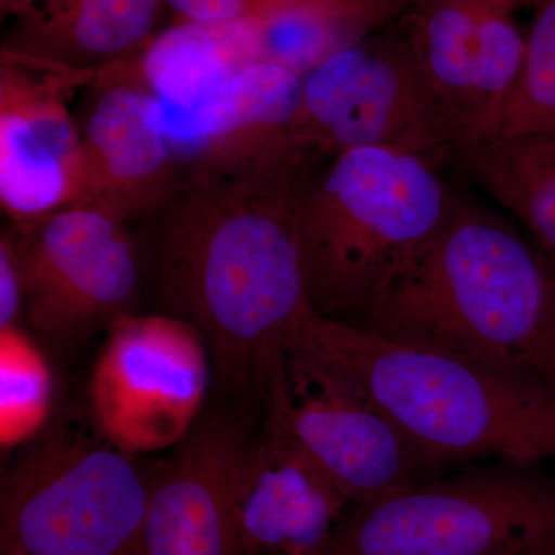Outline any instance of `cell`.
Returning a JSON list of instances; mask_svg holds the SVG:
<instances>
[{
    "label": "cell",
    "mask_w": 555,
    "mask_h": 555,
    "mask_svg": "<svg viewBox=\"0 0 555 555\" xmlns=\"http://www.w3.org/2000/svg\"><path fill=\"white\" fill-rule=\"evenodd\" d=\"M358 327L550 387L555 270L502 215L456 190L425 246Z\"/></svg>",
    "instance_id": "2"
},
{
    "label": "cell",
    "mask_w": 555,
    "mask_h": 555,
    "mask_svg": "<svg viewBox=\"0 0 555 555\" xmlns=\"http://www.w3.org/2000/svg\"><path fill=\"white\" fill-rule=\"evenodd\" d=\"M478 3L503 11V13L513 14L514 11L524 9V7H534L539 0H476Z\"/></svg>",
    "instance_id": "25"
},
{
    "label": "cell",
    "mask_w": 555,
    "mask_h": 555,
    "mask_svg": "<svg viewBox=\"0 0 555 555\" xmlns=\"http://www.w3.org/2000/svg\"><path fill=\"white\" fill-rule=\"evenodd\" d=\"M328 160L292 142L222 166H181L169 198L138 219L159 312L198 328L222 389L264 414L286 392L288 343L313 310L299 208Z\"/></svg>",
    "instance_id": "1"
},
{
    "label": "cell",
    "mask_w": 555,
    "mask_h": 555,
    "mask_svg": "<svg viewBox=\"0 0 555 555\" xmlns=\"http://www.w3.org/2000/svg\"><path fill=\"white\" fill-rule=\"evenodd\" d=\"M451 166L521 221L555 270V133L499 137Z\"/></svg>",
    "instance_id": "20"
},
{
    "label": "cell",
    "mask_w": 555,
    "mask_h": 555,
    "mask_svg": "<svg viewBox=\"0 0 555 555\" xmlns=\"http://www.w3.org/2000/svg\"><path fill=\"white\" fill-rule=\"evenodd\" d=\"M173 24L225 27L251 20L268 0H164Z\"/></svg>",
    "instance_id": "23"
},
{
    "label": "cell",
    "mask_w": 555,
    "mask_h": 555,
    "mask_svg": "<svg viewBox=\"0 0 555 555\" xmlns=\"http://www.w3.org/2000/svg\"><path fill=\"white\" fill-rule=\"evenodd\" d=\"M2 555H7V554H2Z\"/></svg>",
    "instance_id": "28"
},
{
    "label": "cell",
    "mask_w": 555,
    "mask_h": 555,
    "mask_svg": "<svg viewBox=\"0 0 555 555\" xmlns=\"http://www.w3.org/2000/svg\"><path fill=\"white\" fill-rule=\"evenodd\" d=\"M164 0H36L3 50L78 72L129 60L158 35Z\"/></svg>",
    "instance_id": "17"
},
{
    "label": "cell",
    "mask_w": 555,
    "mask_h": 555,
    "mask_svg": "<svg viewBox=\"0 0 555 555\" xmlns=\"http://www.w3.org/2000/svg\"><path fill=\"white\" fill-rule=\"evenodd\" d=\"M554 553L555 478L492 462L347 506L321 555Z\"/></svg>",
    "instance_id": "5"
},
{
    "label": "cell",
    "mask_w": 555,
    "mask_h": 555,
    "mask_svg": "<svg viewBox=\"0 0 555 555\" xmlns=\"http://www.w3.org/2000/svg\"><path fill=\"white\" fill-rule=\"evenodd\" d=\"M105 334L89 385L102 441L133 456L173 449L204 415L214 372L206 339L164 312L131 313Z\"/></svg>",
    "instance_id": "9"
},
{
    "label": "cell",
    "mask_w": 555,
    "mask_h": 555,
    "mask_svg": "<svg viewBox=\"0 0 555 555\" xmlns=\"http://www.w3.org/2000/svg\"><path fill=\"white\" fill-rule=\"evenodd\" d=\"M80 129V185L75 206L138 221L164 203L181 177L164 108L137 54L100 68Z\"/></svg>",
    "instance_id": "13"
},
{
    "label": "cell",
    "mask_w": 555,
    "mask_h": 555,
    "mask_svg": "<svg viewBox=\"0 0 555 555\" xmlns=\"http://www.w3.org/2000/svg\"><path fill=\"white\" fill-rule=\"evenodd\" d=\"M96 72L0 50V206L10 229L78 201L80 129L69 98Z\"/></svg>",
    "instance_id": "12"
},
{
    "label": "cell",
    "mask_w": 555,
    "mask_h": 555,
    "mask_svg": "<svg viewBox=\"0 0 555 555\" xmlns=\"http://www.w3.org/2000/svg\"><path fill=\"white\" fill-rule=\"evenodd\" d=\"M36 0H0V9H2L3 17H13L21 11L28 9Z\"/></svg>",
    "instance_id": "26"
},
{
    "label": "cell",
    "mask_w": 555,
    "mask_h": 555,
    "mask_svg": "<svg viewBox=\"0 0 555 555\" xmlns=\"http://www.w3.org/2000/svg\"><path fill=\"white\" fill-rule=\"evenodd\" d=\"M414 0H269L246 22L254 60L286 65L305 78L339 51L400 20Z\"/></svg>",
    "instance_id": "18"
},
{
    "label": "cell",
    "mask_w": 555,
    "mask_h": 555,
    "mask_svg": "<svg viewBox=\"0 0 555 555\" xmlns=\"http://www.w3.org/2000/svg\"><path fill=\"white\" fill-rule=\"evenodd\" d=\"M288 353L363 393L415 448L447 467L555 460V411L539 383L378 337L315 310L292 335Z\"/></svg>",
    "instance_id": "3"
},
{
    "label": "cell",
    "mask_w": 555,
    "mask_h": 555,
    "mask_svg": "<svg viewBox=\"0 0 555 555\" xmlns=\"http://www.w3.org/2000/svg\"><path fill=\"white\" fill-rule=\"evenodd\" d=\"M443 167L403 150L358 147L328 160L299 208V250L318 315L358 324L440 228L456 190Z\"/></svg>",
    "instance_id": "4"
},
{
    "label": "cell",
    "mask_w": 555,
    "mask_h": 555,
    "mask_svg": "<svg viewBox=\"0 0 555 555\" xmlns=\"http://www.w3.org/2000/svg\"><path fill=\"white\" fill-rule=\"evenodd\" d=\"M139 68L164 108L166 130L188 118L233 73L251 64L243 24H171L137 54Z\"/></svg>",
    "instance_id": "19"
},
{
    "label": "cell",
    "mask_w": 555,
    "mask_h": 555,
    "mask_svg": "<svg viewBox=\"0 0 555 555\" xmlns=\"http://www.w3.org/2000/svg\"><path fill=\"white\" fill-rule=\"evenodd\" d=\"M554 555H555V553H554Z\"/></svg>",
    "instance_id": "29"
},
{
    "label": "cell",
    "mask_w": 555,
    "mask_h": 555,
    "mask_svg": "<svg viewBox=\"0 0 555 555\" xmlns=\"http://www.w3.org/2000/svg\"><path fill=\"white\" fill-rule=\"evenodd\" d=\"M257 437L229 412L201 416L150 478L130 555H240V489Z\"/></svg>",
    "instance_id": "14"
},
{
    "label": "cell",
    "mask_w": 555,
    "mask_h": 555,
    "mask_svg": "<svg viewBox=\"0 0 555 555\" xmlns=\"http://www.w3.org/2000/svg\"><path fill=\"white\" fill-rule=\"evenodd\" d=\"M295 127L327 158L386 147L451 166V134L397 21L339 51L302 79Z\"/></svg>",
    "instance_id": "8"
},
{
    "label": "cell",
    "mask_w": 555,
    "mask_h": 555,
    "mask_svg": "<svg viewBox=\"0 0 555 555\" xmlns=\"http://www.w3.org/2000/svg\"><path fill=\"white\" fill-rule=\"evenodd\" d=\"M555 133V0H539L520 72L503 108L500 137Z\"/></svg>",
    "instance_id": "21"
},
{
    "label": "cell",
    "mask_w": 555,
    "mask_h": 555,
    "mask_svg": "<svg viewBox=\"0 0 555 555\" xmlns=\"http://www.w3.org/2000/svg\"><path fill=\"white\" fill-rule=\"evenodd\" d=\"M347 502L276 426L266 423L240 489V555H321Z\"/></svg>",
    "instance_id": "15"
},
{
    "label": "cell",
    "mask_w": 555,
    "mask_h": 555,
    "mask_svg": "<svg viewBox=\"0 0 555 555\" xmlns=\"http://www.w3.org/2000/svg\"><path fill=\"white\" fill-rule=\"evenodd\" d=\"M397 27L447 122L452 159L499 138L525 53L513 14L476 0H414Z\"/></svg>",
    "instance_id": "11"
},
{
    "label": "cell",
    "mask_w": 555,
    "mask_h": 555,
    "mask_svg": "<svg viewBox=\"0 0 555 555\" xmlns=\"http://www.w3.org/2000/svg\"><path fill=\"white\" fill-rule=\"evenodd\" d=\"M550 396H551V401H553V406H554V411H555V378H554L553 385H551V387H550Z\"/></svg>",
    "instance_id": "27"
},
{
    "label": "cell",
    "mask_w": 555,
    "mask_h": 555,
    "mask_svg": "<svg viewBox=\"0 0 555 555\" xmlns=\"http://www.w3.org/2000/svg\"><path fill=\"white\" fill-rule=\"evenodd\" d=\"M133 455L80 434H50L2 478L0 553L130 555L150 494Z\"/></svg>",
    "instance_id": "6"
},
{
    "label": "cell",
    "mask_w": 555,
    "mask_h": 555,
    "mask_svg": "<svg viewBox=\"0 0 555 555\" xmlns=\"http://www.w3.org/2000/svg\"><path fill=\"white\" fill-rule=\"evenodd\" d=\"M10 232L24 280V318L53 352L72 356L134 313L145 280L129 222L102 208L68 206Z\"/></svg>",
    "instance_id": "7"
},
{
    "label": "cell",
    "mask_w": 555,
    "mask_h": 555,
    "mask_svg": "<svg viewBox=\"0 0 555 555\" xmlns=\"http://www.w3.org/2000/svg\"><path fill=\"white\" fill-rule=\"evenodd\" d=\"M0 430L2 443H20L39 429L49 414L50 367L20 326L0 331Z\"/></svg>",
    "instance_id": "22"
},
{
    "label": "cell",
    "mask_w": 555,
    "mask_h": 555,
    "mask_svg": "<svg viewBox=\"0 0 555 555\" xmlns=\"http://www.w3.org/2000/svg\"><path fill=\"white\" fill-rule=\"evenodd\" d=\"M287 392L264 414L324 474L347 505L375 502L448 474L363 393L297 356Z\"/></svg>",
    "instance_id": "10"
},
{
    "label": "cell",
    "mask_w": 555,
    "mask_h": 555,
    "mask_svg": "<svg viewBox=\"0 0 555 555\" xmlns=\"http://www.w3.org/2000/svg\"><path fill=\"white\" fill-rule=\"evenodd\" d=\"M302 79L273 61L254 62L233 73L188 118L167 130L179 164L222 166L299 141L295 120Z\"/></svg>",
    "instance_id": "16"
},
{
    "label": "cell",
    "mask_w": 555,
    "mask_h": 555,
    "mask_svg": "<svg viewBox=\"0 0 555 555\" xmlns=\"http://www.w3.org/2000/svg\"><path fill=\"white\" fill-rule=\"evenodd\" d=\"M24 280L13 233H3L0 240V331L20 326L24 317Z\"/></svg>",
    "instance_id": "24"
}]
</instances>
